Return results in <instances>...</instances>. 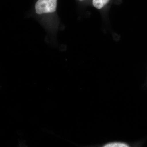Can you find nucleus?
Returning a JSON list of instances; mask_svg holds the SVG:
<instances>
[{
  "label": "nucleus",
  "instance_id": "nucleus-1",
  "mask_svg": "<svg viewBox=\"0 0 147 147\" xmlns=\"http://www.w3.org/2000/svg\"><path fill=\"white\" fill-rule=\"evenodd\" d=\"M57 0H38L35 4L36 12L38 14L53 13L56 10Z\"/></svg>",
  "mask_w": 147,
  "mask_h": 147
},
{
  "label": "nucleus",
  "instance_id": "nucleus-2",
  "mask_svg": "<svg viewBox=\"0 0 147 147\" xmlns=\"http://www.w3.org/2000/svg\"><path fill=\"white\" fill-rule=\"evenodd\" d=\"M109 1L110 0H92L93 5L95 8L100 9L104 7Z\"/></svg>",
  "mask_w": 147,
  "mask_h": 147
},
{
  "label": "nucleus",
  "instance_id": "nucleus-3",
  "mask_svg": "<svg viewBox=\"0 0 147 147\" xmlns=\"http://www.w3.org/2000/svg\"><path fill=\"white\" fill-rule=\"evenodd\" d=\"M105 147H129L126 144L122 143H114L108 144L104 146Z\"/></svg>",
  "mask_w": 147,
  "mask_h": 147
},
{
  "label": "nucleus",
  "instance_id": "nucleus-4",
  "mask_svg": "<svg viewBox=\"0 0 147 147\" xmlns=\"http://www.w3.org/2000/svg\"><path fill=\"white\" fill-rule=\"evenodd\" d=\"M79 1H84V0H79Z\"/></svg>",
  "mask_w": 147,
  "mask_h": 147
}]
</instances>
